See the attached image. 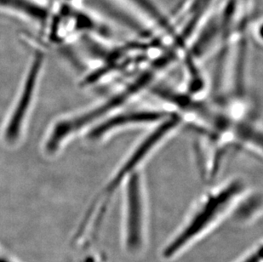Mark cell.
I'll list each match as a JSON object with an SVG mask.
<instances>
[{
    "mask_svg": "<svg viewBox=\"0 0 263 262\" xmlns=\"http://www.w3.org/2000/svg\"><path fill=\"white\" fill-rule=\"evenodd\" d=\"M246 192L245 182L235 178L216 185L202 196L181 228L164 246L163 257L171 260L178 256L211 232L235 210Z\"/></svg>",
    "mask_w": 263,
    "mask_h": 262,
    "instance_id": "cell-1",
    "label": "cell"
},
{
    "mask_svg": "<svg viewBox=\"0 0 263 262\" xmlns=\"http://www.w3.org/2000/svg\"><path fill=\"white\" fill-rule=\"evenodd\" d=\"M183 120L178 114L174 113L160 124L149 129L142 140L136 144L132 151L122 161L115 173L110 176L99 194L89 208L85 224H99L112 198L121 191L129 176L141 171L142 165L158 151L171 137L180 129Z\"/></svg>",
    "mask_w": 263,
    "mask_h": 262,
    "instance_id": "cell-2",
    "label": "cell"
},
{
    "mask_svg": "<svg viewBox=\"0 0 263 262\" xmlns=\"http://www.w3.org/2000/svg\"><path fill=\"white\" fill-rule=\"evenodd\" d=\"M121 193L125 246L129 252H137L144 245L147 220L146 181L142 170L129 176Z\"/></svg>",
    "mask_w": 263,
    "mask_h": 262,
    "instance_id": "cell-3",
    "label": "cell"
},
{
    "mask_svg": "<svg viewBox=\"0 0 263 262\" xmlns=\"http://www.w3.org/2000/svg\"><path fill=\"white\" fill-rule=\"evenodd\" d=\"M124 108L119 110L89 129L86 135L88 140L92 142H103L128 129L138 128L152 129L175 113L164 109L124 110Z\"/></svg>",
    "mask_w": 263,
    "mask_h": 262,
    "instance_id": "cell-4",
    "label": "cell"
},
{
    "mask_svg": "<svg viewBox=\"0 0 263 262\" xmlns=\"http://www.w3.org/2000/svg\"><path fill=\"white\" fill-rule=\"evenodd\" d=\"M44 55L42 53H37L32 65L30 67L29 72L21 92L20 98L13 110L10 120L8 121L5 128V137L8 142H14L17 140L22 132V128L26 117L28 115L31 103L34 97L35 89L37 86V81L42 67Z\"/></svg>",
    "mask_w": 263,
    "mask_h": 262,
    "instance_id": "cell-5",
    "label": "cell"
},
{
    "mask_svg": "<svg viewBox=\"0 0 263 262\" xmlns=\"http://www.w3.org/2000/svg\"><path fill=\"white\" fill-rule=\"evenodd\" d=\"M261 250H262V246L261 245H258L237 262H262Z\"/></svg>",
    "mask_w": 263,
    "mask_h": 262,
    "instance_id": "cell-6",
    "label": "cell"
}]
</instances>
